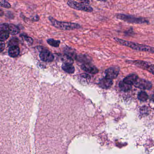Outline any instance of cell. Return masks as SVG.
Here are the masks:
<instances>
[{"label": "cell", "mask_w": 154, "mask_h": 154, "mask_svg": "<svg viewBox=\"0 0 154 154\" xmlns=\"http://www.w3.org/2000/svg\"><path fill=\"white\" fill-rule=\"evenodd\" d=\"M18 44H19V40L17 38H14L10 40L9 43V47L12 46H18Z\"/></svg>", "instance_id": "603a6c76"}, {"label": "cell", "mask_w": 154, "mask_h": 154, "mask_svg": "<svg viewBox=\"0 0 154 154\" xmlns=\"http://www.w3.org/2000/svg\"><path fill=\"white\" fill-rule=\"evenodd\" d=\"M9 36V33L6 30L0 31V41H4L7 40Z\"/></svg>", "instance_id": "ffe728a7"}, {"label": "cell", "mask_w": 154, "mask_h": 154, "mask_svg": "<svg viewBox=\"0 0 154 154\" xmlns=\"http://www.w3.org/2000/svg\"><path fill=\"white\" fill-rule=\"evenodd\" d=\"M133 64L135 65L136 66L143 68L145 70H147L151 72L152 74H154V65L149 63L147 61L141 60H136L130 61Z\"/></svg>", "instance_id": "8992f818"}, {"label": "cell", "mask_w": 154, "mask_h": 154, "mask_svg": "<svg viewBox=\"0 0 154 154\" xmlns=\"http://www.w3.org/2000/svg\"><path fill=\"white\" fill-rule=\"evenodd\" d=\"M97 1H101V2H106L107 0H96Z\"/></svg>", "instance_id": "83f0119b"}, {"label": "cell", "mask_w": 154, "mask_h": 154, "mask_svg": "<svg viewBox=\"0 0 154 154\" xmlns=\"http://www.w3.org/2000/svg\"><path fill=\"white\" fill-rule=\"evenodd\" d=\"M5 43L3 42V41H0V53L2 52V51L5 49Z\"/></svg>", "instance_id": "d4e9b609"}, {"label": "cell", "mask_w": 154, "mask_h": 154, "mask_svg": "<svg viewBox=\"0 0 154 154\" xmlns=\"http://www.w3.org/2000/svg\"><path fill=\"white\" fill-rule=\"evenodd\" d=\"M138 78V76L137 75H135V74H132V75L127 76L124 78L123 81L125 83L132 85H134V84L135 83Z\"/></svg>", "instance_id": "5bb4252c"}, {"label": "cell", "mask_w": 154, "mask_h": 154, "mask_svg": "<svg viewBox=\"0 0 154 154\" xmlns=\"http://www.w3.org/2000/svg\"><path fill=\"white\" fill-rule=\"evenodd\" d=\"M119 68L117 66H114L108 68L105 71V77L110 79H115L119 74Z\"/></svg>", "instance_id": "9c48e42d"}, {"label": "cell", "mask_w": 154, "mask_h": 154, "mask_svg": "<svg viewBox=\"0 0 154 154\" xmlns=\"http://www.w3.org/2000/svg\"><path fill=\"white\" fill-rule=\"evenodd\" d=\"M20 53V49L18 46L9 47L8 50L9 55L12 58L17 57Z\"/></svg>", "instance_id": "4fadbf2b"}, {"label": "cell", "mask_w": 154, "mask_h": 154, "mask_svg": "<svg viewBox=\"0 0 154 154\" xmlns=\"http://www.w3.org/2000/svg\"><path fill=\"white\" fill-rule=\"evenodd\" d=\"M3 30H7L9 34L12 35H16L20 32L19 28L12 24H5L3 25Z\"/></svg>", "instance_id": "30bf717a"}, {"label": "cell", "mask_w": 154, "mask_h": 154, "mask_svg": "<svg viewBox=\"0 0 154 154\" xmlns=\"http://www.w3.org/2000/svg\"><path fill=\"white\" fill-rule=\"evenodd\" d=\"M134 85L137 88L143 90H149L152 88V85L150 81L138 78Z\"/></svg>", "instance_id": "52a82bcc"}, {"label": "cell", "mask_w": 154, "mask_h": 154, "mask_svg": "<svg viewBox=\"0 0 154 154\" xmlns=\"http://www.w3.org/2000/svg\"><path fill=\"white\" fill-rule=\"evenodd\" d=\"M47 42L49 45L53 47H58L60 44V41L58 40L54 39H49L47 40Z\"/></svg>", "instance_id": "ac0fdd59"}, {"label": "cell", "mask_w": 154, "mask_h": 154, "mask_svg": "<svg viewBox=\"0 0 154 154\" xmlns=\"http://www.w3.org/2000/svg\"><path fill=\"white\" fill-rule=\"evenodd\" d=\"M76 59L78 61L85 63H89L90 61V58L88 56L85 55H78L76 57Z\"/></svg>", "instance_id": "d6986e66"}, {"label": "cell", "mask_w": 154, "mask_h": 154, "mask_svg": "<svg viewBox=\"0 0 154 154\" xmlns=\"http://www.w3.org/2000/svg\"><path fill=\"white\" fill-rule=\"evenodd\" d=\"M114 39L115 41L119 44V45L128 47L133 50L141 51V52H147L151 53H154V47H153L125 40L116 38V37L114 38Z\"/></svg>", "instance_id": "7a4b0ae2"}, {"label": "cell", "mask_w": 154, "mask_h": 154, "mask_svg": "<svg viewBox=\"0 0 154 154\" xmlns=\"http://www.w3.org/2000/svg\"><path fill=\"white\" fill-rule=\"evenodd\" d=\"M65 52L66 54L68 55V56H69L72 59H76L77 55H76V53H75L74 50L72 48H71V47H66Z\"/></svg>", "instance_id": "2e32d148"}, {"label": "cell", "mask_w": 154, "mask_h": 154, "mask_svg": "<svg viewBox=\"0 0 154 154\" xmlns=\"http://www.w3.org/2000/svg\"><path fill=\"white\" fill-rule=\"evenodd\" d=\"M63 70L69 74L73 73L75 72V67L72 63H64L62 66Z\"/></svg>", "instance_id": "9a60e30c"}, {"label": "cell", "mask_w": 154, "mask_h": 154, "mask_svg": "<svg viewBox=\"0 0 154 154\" xmlns=\"http://www.w3.org/2000/svg\"><path fill=\"white\" fill-rule=\"evenodd\" d=\"M81 69L91 74H96L98 72V69L96 67L89 63H85L81 66Z\"/></svg>", "instance_id": "8fae6325"}, {"label": "cell", "mask_w": 154, "mask_h": 154, "mask_svg": "<svg viewBox=\"0 0 154 154\" xmlns=\"http://www.w3.org/2000/svg\"><path fill=\"white\" fill-rule=\"evenodd\" d=\"M0 6L9 9L11 7V4L6 0H0Z\"/></svg>", "instance_id": "7402d4cb"}, {"label": "cell", "mask_w": 154, "mask_h": 154, "mask_svg": "<svg viewBox=\"0 0 154 154\" xmlns=\"http://www.w3.org/2000/svg\"><path fill=\"white\" fill-rule=\"evenodd\" d=\"M80 1L82 2V3H85V4H90V1L89 0H80Z\"/></svg>", "instance_id": "484cf974"}, {"label": "cell", "mask_w": 154, "mask_h": 154, "mask_svg": "<svg viewBox=\"0 0 154 154\" xmlns=\"http://www.w3.org/2000/svg\"><path fill=\"white\" fill-rule=\"evenodd\" d=\"M115 17L118 20H121L130 24H140V25L149 24V21L148 20L143 17H136L133 15L120 13L116 14Z\"/></svg>", "instance_id": "277c9868"}, {"label": "cell", "mask_w": 154, "mask_h": 154, "mask_svg": "<svg viewBox=\"0 0 154 154\" xmlns=\"http://www.w3.org/2000/svg\"><path fill=\"white\" fill-rule=\"evenodd\" d=\"M37 83L27 67L0 65V154L30 153L29 123Z\"/></svg>", "instance_id": "6da1fadb"}, {"label": "cell", "mask_w": 154, "mask_h": 154, "mask_svg": "<svg viewBox=\"0 0 154 154\" xmlns=\"http://www.w3.org/2000/svg\"><path fill=\"white\" fill-rule=\"evenodd\" d=\"M3 15H4V12L0 8V17L3 16Z\"/></svg>", "instance_id": "4316f807"}, {"label": "cell", "mask_w": 154, "mask_h": 154, "mask_svg": "<svg viewBox=\"0 0 154 154\" xmlns=\"http://www.w3.org/2000/svg\"><path fill=\"white\" fill-rule=\"evenodd\" d=\"M119 87L123 91L128 92L131 89V85L125 83L123 81H121L119 84Z\"/></svg>", "instance_id": "e0dca14e"}, {"label": "cell", "mask_w": 154, "mask_h": 154, "mask_svg": "<svg viewBox=\"0 0 154 154\" xmlns=\"http://www.w3.org/2000/svg\"><path fill=\"white\" fill-rule=\"evenodd\" d=\"M23 37L24 40L28 44L31 45L33 43V39L31 37H29L27 35H24Z\"/></svg>", "instance_id": "cb8c5ba5"}, {"label": "cell", "mask_w": 154, "mask_h": 154, "mask_svg": "<svg viewBox=\"0 0 154 154\" xmlns=\"http://www.w3.org/2000/svg\"><path fill=\"white\" fill-rule=\"evenodd\" d=\"M39 57L41 59L45 62H51L53 60L54 58L52 53L46 48H43L41 51Z\"/></svg>", "instance_id": "ba28073f"}, {"label": "cell", "mask_w": 154, "mask_h": 154, "mask_svg": "<svg viewBox=\"0 0 154 154\" xmlns=\"http://www.w3.org/2000/svg\"><path fill=\"white\" fill-rule=\"evenodd\" d=\"M48 19L53 26L61 30H72L81 28V26L78 23L58 21L52 16H49Z\"/></svg>", "instance_id": "3957f363"}, {"label": "cell", "mask_w": 154, "mask_h": 154, "mask_svg": "<svg viewBox=\"0 0 154 154\" xmlns=\"http://www.w3.org/2000/svg\"><path fill=\"white\" fill-rule=\"evenodd\" d=\"M67 4L71 8L77 11L87 12H92L93 11V8L88 4L77 2L73 0H69L67 2Z\"/></svg>", "instance_id": "5b68a950"}, {"label": "cell", "mask_w": 154, "mask_h": 154, "mask_svg": "<svg viewBox=\"0 0 154 154\" xmlns=\"http://www.w3.org/2000/svg\"><path fill=\"white\" fill-rule=\"evenodd\" d=\"M138 98L141 101H146L148 98V96L145 92L141 91L138 94Z\"/></svg>", "instance_id": "44dd1931"}, {"label": "cell", "mask_w": 154, "mask_h": 154, "mask_svg": "<svg viewBox=\"0 0 154 154\" xmlns=\"http://www.w3.org/2000/svg\"><path fill=\"white\" fill-rule=\"evenodd\" d=\"M99 86L104 89H108L110 88L112 85V79L107 78H103L100 80L99 82Z\"/></svg>", "instance_id": "7c38bea8"}]
</instances>
